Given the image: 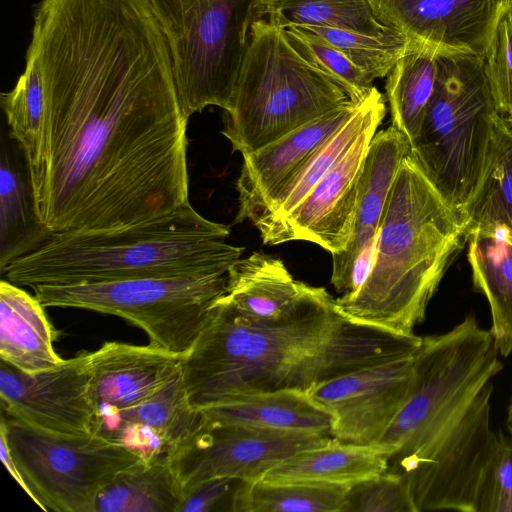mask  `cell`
Returning <instances> with one entry per match:
<instances>
[{
	"label": "cell",
	"instance_id": "cell-9",
	"mask_svg": "<svg viewBox=\"0 0 512 512\" xmlns=\"http://www.w3.org/2000/svg\"><path fill=\"white\" fill-rule=\"evenodd\" d=\"M228 273L144 277L32 287L44 307L115 315L146 332L150 343L184 355L227 292Z\"/></svg>",
	"mask_w": 512,
	"mask_h": 512
},
{
	"label": "cell",
	"instance_id": "cell-27",
	"mask_svg": "<svg viewBox=\"0 0 512 512\" xmlns=\"http://www.w3.org/2000/svg\"><path fill=\"white\" fill-rule=\"evenodd\" d=\"M388 469L386 454L374 445L341 442L303 450L269 470L260 480L271 483L351 485Z\"/></svg>",
	"mask_w": 512,
	"mask_h": 512
},
{
	"label": "cell",
	"instance_id": "cell-18",
	"mask_svg": "<svg viewBox=\"0 0 512 512\" xmlns=\"http://www.w3.org/2000/svg\"><path fill=\"white\" fill-rule=\"evenodd\" d=\"M183 355L165 348L104 342L88 352L95 403L93 433L153 395L182 369Z\"/></svg>",
	"mask_w": 512,
	"mask_h": 512
},
{
	"label": "cell",
	"instance_id": "cell-15",
	"mask_svg": "<svg viewBox=\"0 0 512 512\" xmlns=\"http://www.w3.org/2000/svg\"><path fill=\"white\" fill-rule=\"evenodd\" d=\"M378 127L367 128L293 212L260 231L265 244L304 240L330 253L346 248L353 233L363 164Z\"/></svg>",
	"mask_w": 512,
	"mask_h": 512
},
{
	"label": "cell",
	"instance_id": "cell-10",
	"mask_svg": "<svg viewBox=\"0 0 512 512\" xmlns=\"http://www.w3.org/2000/svg\"><path fill=\"white\" fill-rule=\"evenodd\" d=\"M16 467L28 496L43 510L96 512L100 491L143 457L95 433L66 436L1 416Z\"/></svg>",
	"mask_w": 512,
	"mask_h": 512
},
{
	"label": "cell",
	"instance_id": "cell-22",
	"mask_svg": "<svg viewBox=\"0 0 512 512\" xmlns=\"http://www.w3.org/2000/svg\"><path fill=\"white\" fill-rule=\"evenodd\" d=\"M44 306L21 286L0 283V360L33 374L60 366L53 347L54 329Z\"/></svg>",
	"mask_w": 512,
	"mask_h": 512
},
{
	"label": "cell",
	"instance_id": "cell-1",
	"mask_svg": "<svg viewBox=\"0 0 512 512\" xmlns=\"http://www.w3.org/2000/svg\"><path fill=\"white\" fill-rule=\"evenodd\" d=\"M27 54L44 84L35 198L52 232L121 228L189 203L188 119L149 0H42Z\"/></svg>",
	"mask_w": 512,
	"mask_h": 512
},
{
	"label": "cell",
	"instance_id": "cell-36",
	"mask_svg": "<svg viewBox=\"0 0 512 512\" xmlns=\"http://www.w3.org/2000/svg\"><path fill=\"white\" fill-rule=\"evenodd\" d=\"M345 512H417V509L406 479L386 470L349 486Z\"/></svg>",
	"mask_w": 512,
	"mask_h": 512
},
{
	"label": "cell",
	"instance_id": "cell-14",
	"mask_svg": "<svg viewBox=\"0 0 512 512\" xmlns=\"http://www.w3.org/2000/svg\"><path fill=\"white\" fill-rule=\"evenodd\" d=\"M413 355L350 372L307 392L332 416L333 438L359 445L379 442L409 394Z\"/></svg>",
	"mask_w": 512,
	"mask_h": 512
},
{
	"label": "cell",
	"instance_id": "cell-23",
	"mask_svg": "<svg viewBox=\"0 0 512 512\" xmlns=\"http://www.w3.org/2000/svg\"><path fill=\"white\" fill-rule=\"evenodd\" d=\"M305 285L293 278L279 258L255 252L230 267L224 298L242 316L270 323L294 310Z\"/></svg>",
	"mask_w": 512,
	"mask_h": 512
},
{
	"label": "cell",
	"instance_id": "cell-5",
	"mask_svg": "<svg viewBox=\"0 0 512 512\" xmlns=\"http://www.w3.org/2000/svg\"><path fill=\"white\" fill-rule=\"evenodd\" d=\"M351 101L268 18L250 29L222 135L232 150L254 152Z\"/></svg>",
	"mask_w": 512,
	"mask_h": 512
},
{
	"label": "cell",
	"instance_id": "cell-6",
	"mask_svg": "<svg viewBox=\"0 0 512 512\" xmlns=\"http://www.w3.org/2000/svg\"><path fill=\"white\" fill-rule=\"evenodd\" d=\"M490 330L467 316L450 331L422 337L413 355L409 394L375 445L400 473L463 414L481 389L502 370Z\"/></svg>",
	"mask_w": 512,
	"mask_h": 512
},
{
	"label": "cell",
	"instance_id": "cell-26",
	"mask_svg": "<svg viewBox=\"0 0 512 512\" xmlns=\"http://www.w3.org/2000/svg\"><path fill=\"white\" fill-rule=\"evenodd\" d=\"M468 238V262L473 282L490 306L491 334L499 354L512 352V230L495 226L472 231Z\"/></svg>",
	"mask_w": 512,
	"mask_h": 512
},
{
	"label": "cell",
	"instance_id": "cell-35",
	"mask_svg": "<svg viewBox=\"0 0 512 512\" xmlns=\"http://www.w3.org/2000/svg\"><path fill=\"white\" fill-rule=\"evenodd\" d=\"M282 28L294 48L342 87L351 101H362L375 87L374 80L325 38L299 25Z\"/></svg>",
	"mask_w": 512,
	"mask_h": 512
},
{
	"label": "cell",
	"instance_id": "cell-16",
	"mask_svg": "<svg viewBox=\"0 0 512 512\" xmlns=\"http://www.w3.org/2000/svg\"><path fill=\"white\" fill-rule=\"evenodd\" d=\"M378 20L409 45L436 53L484 56L493 29L512 0H369Z\"/></svg>",
	"mask_w": 512,
	"mask_h": 512
},
{
	"label": "cell",
	"instance_id": "cell-37",
	"mask_svg": "<svg viewBox=\"0 0 512 512\" xmlns=\"http://www.w3.org/2000/svg\"><path fill=\"white\" fill-rule=\"evenodd\" d=\"M483 58L499 113L512 124V6L498 19Z\"/></svg>",
	"mask_w": 512,
	"mask_h": 512
},
{
	"label": "cell",
	"instance_id": "cell-2",
	"mask_svg": "<svg viewBox=\"0 0 512 512\" xmlns=\"http://www.w3.org/2000/svg\"><path fill=\"white\" fill-rule=\"evenodd\" d=\"M422 337L360 324L343 316L326 289L305 285L285 318L261 323L224 298L183 355L190 403L204 409L260 392H308L328 380L415 353Z\"/></svg>",
	"mask_w": 512,
	"mask_h": 512
},
{
	"label": "cell",
	"instance_id": "cell-34",
	"mask_svg": "<svg viewBox=\"0 0 512 512\" xmlns=\"http://www.w3.org/2000/svg\"><path fill=\"white\" fill-rule=\"evenodd\" d=\"M299 26L325 38L372 80L386 77L409 46L407 38L397 30L373 37L333 27Z\"/></svg>",
	"mask_w": 512,
	"mask_h": 512
},
{
	"label": "cell",
	"instance_id": "cell-33",
	"mask_svg": "<svg viewBox=\"0 0 512 512\" xmlns=\"http://www.w3.org/2000/svg\"><path fill=\"white\" fill-rule=\"evenodd\" d=\"M279 26H326L373 37L391 32L376 17L369 0H275L267 17Z\"/></svg>",
	"mask_w": 512,
	"mask_h": 512
},
{
	"label": "cell",
	"instance_id": "cell-4",
	"mask_svg": "<svg viewBox=\"0 0 512 512\" xmlns=\"http://www.w3.org/2000/svg\"><path fill=\"white\" fill-rule=\"evenodd\" d=\"M229 226L190 203L172 213L116 229L55 235L11 263L5 279L21 287L144 277L228 273L244 248L227 242Z\"/></svg>",
	"mask_w": 512,
	"mask_h": 512
},
{
	"label": "cell",
	"instance_id": "cell-24",
	"mask_svg": "<svg viewBox=\"0 0 512 512\" xmlns=\"http://www.w3.org/2000/svg\"><path fill=\"white\" fill-rule=\"evenodd\" d=\"M201 410L217 423L332 436V416L299 390L234 396Z\"/></svg>",
	"mask_w": 512,
	"mask_h": 512
},
{
	"label": "cell",
	"instance_id": "cell-32",
	"mask_svg": "<svg viewBox=\"0 0 512 512\" xmlns=\"http://www.w3.org/2000/svg\"><path fill=\"white\" fill-rule=\"evenodd\" d=\"M350 485L239 480L230 496L233 512H345Z\"/></svg>",
	"mask_w": 512,
	"mask_h": 512
},
{
	"label": "cell",
	"instance_id": "cell-28",
	"mask_svg": "<svg viewBox=\"0 0 512 512\" xmlns=\"http://www.w3.org/2000/svg\"><path fill=\"white\" fill-rule=\"evenodd\" d=\"M181 503L168 456L158 454L116 474L100 491L96 512H179Z\"/></svg>",
	"mask_w": 512,
	"mask_h": 512
},
{
	"label": "cell",
	"instance_id": "cell-29",
	"mask_svg": "<svg viewBox=\"0 0 512 512\" xmlns=\"http://www.w3.org/2000/svg\"><path fill=\"white\" fill-rule=\"evenodd\" d=\"M0 103L8 136L23 153L35 193L43 171L45 93L41 71L31 55L26 53L24 72L12 90L1 93Z\"/></svg>",
	"mask_w": 512,
	"mask_h": 512
},
{
	"label": "cell",
	"instance_id": "cell-20",
	"mask_svg": "<svg viewBox=\"0 0 512 512\" xmlns=\"http://www.w3.org/2000/svg\"><path fill=\"white\" fill-rule=\"evenodd\" d=\"M410 152L407 138L393 125L372 138L363 164L352 236L342 251L331 253V283L339 282L357 256L376 244L384 207L403 159Z\"/></svg>",
	"mask_w": 512,
	"mask_h": 512
},
{
	"label": "cell",
	"instance_id": "cell-12",
	"mask_svg": "<svg viewBox=\"0 0 512 512\" xmlns=\"http://www.w3.org/2000/svg\"><path fill=\"white\" fill-rule=\"evenodd\" d=\"M332 436L209 421L168 455L183 496L212 478L260 480L295 454L325 445Z\"/></svg>",
	"mask_w": 512,
	"mask_h": 512
},
{
	"label": "cell",
	"instance_id": "cell-19",
	"mask_svg": "<svg viewBox=\"0 0 512 512\" xmlns=\"http://www.w3.org/2000/svg\"><path fill=\"white\" fill-rule=\"evenodd\" d=\"M206 422L203 410L188 398L182 369L149 398L124 411L94 433L122 443L144 459L169 455Z\"/></svg>",
	"mask_w": 512,
	"mask_h": 512
},
{
	"label": "cell",
	"instance_id": "cell-31",
	"mask_svg": "<svg viewBox=\"0 0 512 512\" xmlns=\"http://www.w3.org/2000/svg\"><path fill=\"white\" fill-rule=\"evenodd\" d=\"M464 217L466 236L495 226L512 230V124L501 115L496 121L484 174Z\"/></svg>",
	"mask_w": 512,
	"mask_h": 512
},
{
	"label": "cell",
	"instance_id": "cell-11",
	"mask_svg": "<svg viewBox=\"0 0 512 512\" xmlns=\"http://www.w3.org/2000/svg\"><path fill=\"white\" fill-rule=\"evenodd\" d=\"M492 383L457 421L401 473L417 512H474L480 480L496 433L490 427Z\"/></svg>",
	"mask_w": 512,
	"mask_h": 512
},
{
	"label": "cell",
	"instance_id": "cell-13",
	"mask_svg": "<svg viewBox=\"0 0 512 512\" xmlns=\"http://www.w3.org/2000/svg\"><path fill=\"white\" fill-rule=\"evenodd\" d=\"M2 409L11 419L53 434H93L95 403L88 352L29 374L0 360Z\"/></svg>",
	"mask_w": 512,
	"mask_h": 512
},
{
	"label": "cell",
	"instance_id": "cell-41",
	"mask_svg": "<svg viewBox=\"0 0 512 512\" xmlns=\"http://www.w3.org/2000/svg\"><path fill=\"white\" fill-rule=\"evenodd\" d=\"M508 413H512V403H511V405L509 406Z\"/></svg>",
	"mask_w": 512,
	"mask_h": 512
},
{
	"label": "cell",
	"instance_id": "cell-39",
	"mask_svg": "<svg viewBox=\"0 0 512 512\" xmlns=\"http://www.w3.org/2000/svg\"><path fill=\"white\" fill-rule=\"evenodd\" d=\"M238 481L232 478H212L197 484L183 496L179 512L215 510L233 492Z\"/></svg>",
	"mask_w": 512,
	"mask_h": 512
},
{
	"label": "cell",
	"instance_id": "cell-7",
	"mask_svg": "<svg viewBox=\"0 0 512 512\" xmlns=\"http://www.w3.org/2000/svg\"><path fill=\"white\" fill-rule=\"evenodd\" d=\"M437 62L435 89L409 153L464 215L484 174L500 113L482 56L437 53Z\"/></svg>",
	"mask_w": 512,
	"mask_h": 512
},
{
	"label": "cell",
	"instance_id": "cell-30",
	"mask_svg": "<svg viewBox=\"0 0 512 512\" xmlns=\"http://www.w3.org/2000/svg\"><path fill=\"white\" fill-rule=\"evenodd\" d=\"M438 74L437 53L409 45L387 75L386 96L391 125L411 144L433 95Z\"/></svg>",
	"mask_w": 512,
	"mask_h": 512
},
{
	"label": "cell",
	"instance_id": "cell-40",
	"mask_svg": "<svg viewBox=\"0 0 512 512\" xmlns=\"http://www.w3.org/2000/svg\"><path fill=\"white\" fill-rule=\"evenodd\" d=\"M0 451H1V459L10 474L17 481V483L22 487V489L27 493V487L16 467L14 459L12 457L10 447L7 442L5 431L2 427H0Z\"/></svg>",
	"mask_w": 512,
	"mask_h": 512
},
{
	"label": "cell",
	"instance_id": "cell-17",
	"mask_svg": "<svg viewBox=\"0 0 512 512\" xmlns=\"http://www.w3.org/2000/svg\"><path fill=\"white\" fill-rule=\"evenodd\" d=\"M359 102L349 101L282 138L248 154L236 183L239 210L236 222L254 223L277 193L312 155L355 114Z\"/></svg>",
	"mask_w": 512,
	"mask_h": 512
},
{
	"label": "cell",
	"instance_id": "cell-38",
	"mask_svg": "<svg viewBox=\"0 0 512 512\" xmlns=\"http://www.w3.org/2000/svg\"><path fill=\"white\" fill-rule=\"evenodd\" d=\"M474 512H512V438L496 434L478 487Z\"/></svg>",
	"mask_w": 512,
	"mask_h": 512
},
{
	"label": "cell",
	"instance_id": "cell-8",
	"mask_svg": "<svg viewBox=\"0 0 512 512\" xmlns=\"http://www.w3.org/2000/svg\"><path fill=\"white\" fill-rule=\"evenodd\" d=\"M170 47L178 98L189 118L231 109L251 26L275 0H149Z\"/></svg>",
	"mask_w": 512,
	"mask_h": 512
},
{
	"label": "cell",
	"instance_id": "cell-25",
	"mask_svg": "<svg viewBox=\"0 0 512 512\" xmlns=\"http://www.w3.org/2000/svg\"><path fill=\"white\" fill-rule=\"evenodd\" d=\"M385 115L384 96L374 87L369 95L359 102L358 108L350 120L320 146L253 223L259 232L293 212L345 156L360 135L367 128L380 125Z\"/></svg>",
	"mask_w": 512,
	"mask_h": 512
},
{
	"label": "cell",
	"instance_id": "cell-21",
	"mask_svg": "<svg viewBox=\"0 0 512 512\" xmlns=\"http://www.w3.org/2000/svg\"><path fill=\"white\" fill-rule=\"evenodd\" d=\"M55 235L43 222L23 156L2 139L0 153V271L28 255Z\"/></svg>",
	"mask_w": 512,
	"mask_h": 512
},
{
	"label": "cell",
	"instance_id": "cell-3",
	"mask_svg": "<svg viewBox=\"0 0 512 512\" xmlns=\"http://www.w3.org/2000/svg\"><path fill=\"white\" fill-rule=\"evenodd\" d=\"M466 228L464 215L448 204L409 153L384 207L369 276L352 298H335L337 310L360 324L414 334Z\"/></svg>",
	"mask_w": 512,
	"mask_h": 512
}]
</instances>
